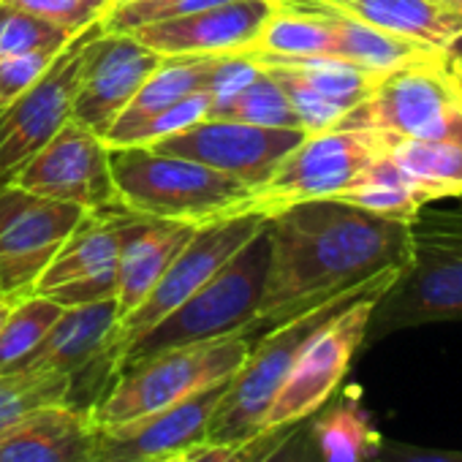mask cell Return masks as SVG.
<instances>
[{"label":"cell","instance_id":"6da1fadb","mask_svg":"<svg viewBox=\"0 0 462 462\" xmlns=\"http://www.w3.org/2000/svg\"><path fill=\"white\" fill-rule=\"evenodd\" d=\"M270 267L256 332H264L373 275L402 267L411 251V220L321 199L267 217Z\"/></svg>","mask_w":462,"mask_h":462},{"label":"cell","instance_id":"7a4b0ae2","mask_svg":"<svg viewBox=\"0 0 462 462\" xmlns=\"http://www.w3.org/2000/svg\"><path fill=\"white\" fill-rule=\"evenodd\" d=\"M440 321H462V196L411 217L408 262L375 302L367 340Z\"/></svg>","mask_w":462,"mask_h":462},{"label":"cell","instance_id":"3957f363","mask_svg":"<svg viewBox=\"0 0 462 462\" xmlns=\"http://www.w3.org/2000/svg\"><path fill=\"white\" fill-rule=\"evenodd\" d=\"M402 267L383 270V273L373 275L370 281H365L343 294H335V297L264 329L262 337L254 340L243 367L231 375L220 402L215 405V413L209 421V440L212 443H237V440H245V438L256 435L259 430H264L267 408H270L275 392L281 389L283 378L289 375L294 359L308 346V340L329 319H335L343 308H348L359 297L373 294V291H386L397 281Z\"/></svg>","mask_w":462,"mask_h":462},{"label":"cell","instance_id":"277c9868","mask_svg":"<svg viewBox=\"0 0 462 462\" xmlns=\"http://www.w3.org/2000/svg\"><path fill=\"white\" fill-rule=\"evenodd\" d=\"M109 166L125 209L204 226L251 212L254 188L243 180L142 144L109 147Z\"/></svg>","mask_w":462,"mask_h":462},{"label":"cell","instance_id":"5b68a950","mask_svg":"<svg viewBox=\"0 0 462 462\" xmlns=\"http://www.w3.org/2000/svg\"><path fill=\"white\" fill-rule=\"evenodd\" d=\"M270 267V231L267 220L256 235L231 256L201 289H196L180 308L161 319L150 332L128 343L112 362V378L169 348L215 340L235 332L256 335L259 302L264 294Z\"/></svg>","mask_w":462,"mask_h":462},{"label":"cell","instance_id":"8992f818","mask_svg":"<svg viewBox=\"0 0 462 462\" xmlns=\"http://www.w3.org/2000/svg\"><path fill=\"white\" fill-rule=\"evenodd\" d=\"M251 346L254 332H235L152 354L112 378L90 405V421L96 427H112L174 405L209 383L235 375Z\"/></svg>","mask_w":462,"mask_h":462},{"label":"cell","instance_id":"52a82bcc","mask_svg":"<svg viewBox=\"0 0 462 462\" xmlns=\"http://www.w3.org/2000/svg\"><path fill=\"white\" fill-rule=\"evenodd\" d=\"M335 128L378 131L386 139H462V58L454 50L381 77Z\"/></svg>","mask_w":462,"mask_h":462},{"label":"cell","instance_id":"ba28073f","mask_svg":"<svg viewBox=\"0 0 462 462\" xmlns=\"http://www.w3.org/2000/svg\"><path fill=\"white\" fill-rule=\"evenodd\" d=\"M389 144L392 139L365 128L305 134L273 177L254 190L251 212L270 217L302 201L337 199L378 155L389 150Z\"/></svg>","mask_w":462,"mask_h":462},{"label":"cell","instance_id":"9c48e42d","mask_svg":"<svg viewBox=\"0 0 462 462\" xmlns=\"http://www.w3.org/2000/svg\"><path fill=\"white\" fill-rule=\"evenodd\" d=\"M381 294L383 291L359 297L308 340L267 408L264 430L305 421L335 397L356 351L367 340V324Z\"/></svg>","mask_w":462,"mask_h":462},{"label":"cell","instance_id":"30bf717a","mask_svg":"<svg viewBox=\"0 0 462 462\" xmlns=\"http://www.w3.org/2000/svg\"><path fill=\"white\" fill-rule=\"evenodd\" d=\"M101 31L96 23L77 33L31 90L0 109V188L14 185L28 161L71 120L85 52Z\"/></svg>","mask_w":462,"mask_h":462},{"label":"cell","instance_id":"8fae6325","mask_svg":"<svg viewBox=\"0 0 462 462\" xmlns=\"http://www.w3.org/2000/svg\"><path fill=\"white\" fill-rule=\"evenodd\" d=\"M85 209L23 190L0 188V300L20 302L58 256Z\"/></svg>","mask_w":462,"mask_h":462},{"label":"cell","instance_id":"7c38bea8","mask_svg":"<svg viewBox=\"0 0 462 462\" xmlns=\"http://www.w3.org/2000/svg\"><path fill=\"white\" fill-rule=\"evenodd\" d=\"M264 215L256 212H243L226 220H212L204 226H196L193 237L185 243V248L174 256V262L166 267L161 281L152 286L147 300L117 324L112 348H109V362L150 332L161 319H166L174 308H180L196 289H201L231 256H235L256 231L264 226Z\"/></svg>","mask_w":462,"mask_h":462},{"label":"cell","instance_id":"4fadbf2b","mask_svg":"<svg viewBox=\"0 0 462 462\" xmlns=\"http://www.w3.org/2000/svg\"><path fill=\"white\" fill-rule=\"evenodd\" d=\"M14 185L96 215L125 209L112 180L109 144L77 120H69L28 161Z\"/></svg>","mask_w":462,"mask_h":462},{"label":"cell","instance_id":"5bb4252c","mask_svg":"<svg viewBox=\"0 0 462 462\" xmlns=\"http://www.w3.org/2000/svg\"><path fill=\"white\" fill-rule=\"evenodd\" d=\"M302 139H305V131H297V128H264V125H248L237 120L204 117L193 123L190 128L147 147L166 152V155L196 161L223 174H231L256 190L273 177L281 161Z\"/></svg>","mask_w":462,"mask_h":462},{"label":"cell","instance_id":"9a60e30c","mask_svg":"<svg viewBox=\"0 0 462 462\" xmlns=\"http://www.w3.org/2000/svg\"><path fill=\"white\" fill-rule=\"evenodd\" d=\"M120 212H85L58 256L39 278L33 294H42L60 308H79L117 294V254H120Z\"/></svg>","mask_w":462,"mask_h":462},{"label":"cell","instance_id":"2e32d148","mask_svg":"<svg viewBox=\"0 0 462 462\" xmlns=\"http://www.w3.org/2000/svg\"><path fill=\"white\" fill-rule=\"evenodd\" d=\"M267 69L289 96L305 134L335 128L346 112L365 101L383 74L340 58H278L248 55Z\"/></svg>","mask_w":462,"mask_h":462},{"label":"cell","instance_id":"e0dca14e","mask_svg":"<svg viewBox=\"0 0 462 462\" xmlns=\"http://www.w3.org/2000/svg\"><path fill=\"white\" fill-rule=\"evenodd\" d=\"M158 63L161 55L131 33L101 31L85 52L71 120L88 125L104 139Z\"/></svg>","mask_w":462,"mask_h":462},{"label":"cell","instance_id":"ac0fdd59","mask_svg":"<svg viewBox=\"0 0 462 462\" xmlns=\"http://www.w3.org/2000/svg\"><path fill=\"white\" fill-rule=\"evenodd\" d=\"M231 378L209 383L196 394L142 419L96 427V462H147L152 457L188 451L209 440V421Z\"/></svg>","mask_w":462,"mask_h":462},{"label":"cell","instance_id":"d6986e66","mask_svg":"<svg viewBox=\"0 0 462 462\" xmlns=\"http://www.w3.org/2000/svg\"><path fill=\"white\" fill-rule=\"evenodd\" d=\"M275 0H228L188 17L147 25L131 36L158 52L161 58L174 55H245L254 50L262 28L275 14Z\"/></svg>","mask_w":462,"mask_h":462},{"label":"cell","instance_id":"ffe728a7","mask_svg":"<svg viewBox=\"0 0 462 462\" xmlns=\"http://www.w3.org/2000/svg\"><path fill=\"white\" fill-rule=\"evenodd\" d=\"M117 324L120 316L115 300L66 308L47 337L9 373H58L71 375V381L88 378L93 373L104 394V389L112 383L109 348Z\"/></svg>","mask_w":462,"mask_h":462},{"label":"cell","instance_id":"44dd1931","mask_svg":"<svg viewBox=\"0 0 462 462\" xmlns=\"http://www.w3.org/2000/svg\"><path fill=\"white\" fill-rule=\"evenodd\" d=\"M196 226L180 220L144 217L125 212L120 223V254H117V316H131L161 281L174 256L193 237Z\"/></svg>","mask_w":462,"mask_h":462},{"label":"cell","instance_id":"7402d4cb","mask_svg":"<svg viewBox=\"0 0 462 462\" xmlns=\"http://www.w3.org/2000/svg\"><path fill=\"white\" fill-rule=\"evenodd\" d=\"M0 462H96V427L77 405H50L0 440Z\"/></svg>","mask_w":462,"mask_h":462},{"label":"cell","instance_id":"603a6c76","mask_svg":"<svg viewBox=\"0 0 462 462\" xmlns=\"http://www.w3.org/2000/svg\"><path fill=\"white\" fill-rule=\"evenodd\" d=\"M351 17L427 47L454 50L462 42V9L443 0H329Z\"/></svg>","mask_w":462,"mask_h":462},{"label":"cell","instance_id":"cb8c5ba5","mask_svg":"<svg viewBox=\"0 0 462 462\" xmlns=\"http://www.w3.org/2000/svg\"><path fill=\"white\" fill-rule=\"evenodd\" d=\"M220 58H201V55H174L161 58L158 69L144 79V85L136 90L131 104L120 112V117L112 123V128L104 134V142L109 147H117L125 134H131L136 125L147 123L150 117L161 115L163 109L174 106L177 101L207 90Z\"/></svg>","mask_w":462,"mask_h":462},{"label":"cell","instance_id":"d4e9b609","mask_svg":"<svg viewBox=\"0 0 462 462\" xmlns=\"http://www.w3.org/2000/svg\"><path fill=\"white\" fill-rule=\"evenodd\" d=\"M308 427L321 462H370L383 438L354 397L327 402L308 419Z\"/></svg>","mask_w":462,"mask_h":462},{"label":"cell","instance_id":"484cf974","mask_svg":"<svg viewBox=\"0 0 462 462\" xmlns=\"http://www.w3.org/2000/svg\"><path fill=\"white\" fill-rule=\"evenodd\" d=\"M389 155L430 204L462 196V139H394Z\"/></svg>","mask_w":462,"mask_h":462},{"label":"cell","instance_id":"4316f807","mask_svg":"<svg viewBox=\"0 0 462 462\" xmlns=\"http://www.w3.org/2000/svg\"><path fill=\"white\" fill-rule=\"evenodd\" d=\"M337 201L362 207L383 217H397V220H411L424 204H430L427 196L419 190V185L394 163L389 150L378 155L354 180V185L337 196Z\"/></svg>","mask_w":462,"mask_h":462},{"label":"cell","instance_id":"83f0119b","mask_svg":"<svg viewBox=\"0 0 462 462\" xmlns=\"http://www.w3.org/2000/svg\"><path fill=\"white\" fill-rule=\"evenodd\" d=\"M71 375L58 373H0V440L20 421L50 405H74Z\"/></svg>","mask_w":462,"mask_h":462},{"label":"cell","instance_id":"f1b7e54d","mask_svg":"<svg viewBox=\"0 0 462 462\" xmlns=\"http://www.w3.org/2000/svg\"><path fill=\"white\" fill-rule=\"evenodd\" d=\"M209 117L217 120H237V123H248V125H264V128H297L300 117L289 101V96L283 93V88L278 85V79L259 66L256 77L243 85L235 96L226 98L223 104L209 109Z\"/></svg>","mask_w":462,"mask_h":462},{"label":"cell","instance_id":"f546056e","mask_svg":"<svg viewBox=\"0 0 462 462\" xmlns=\"http://www.w3.org/2000/svg\"><path fill=\"white\" fill-rule=\"evenodd\" d=\"M63 310L66 308L42 294H31L14 302L0 324V373L14 370L47 337Z\"/></svg>","mask_w":462,"mask_h":462},{"label":"cell","instance_id":"4dcf8cb0","mask_svg":"<svg viewBox=\"0 0 462 462\" xmlns=\"http://www.w3.org/2000/svg\"><path fill=\"white\" fill-rule=\"evenodd\" d=\"M217 4H228V0H109L101 28L104 33H134L139 28L188 17Z\"/></svg>","mask_w":462,"mask_h":462},{"label":"cell","instance_id":"1f68e13d","mask_svg":"<svg viewBox=\"0 0 462 462\" xmlns=\"http://www.w3.org/2000/svg\"><path fill=\"white\" fill-rule=\"evenodd\" d=\"M74 36L23 12L0 4V58L31 55V52H60Z\"/></svg>","mask_w":462,"mask_h":462},{"label":"cell","instance_id":"d6a6232c","mask_svg":"<svg viewBox=\"0 0 462 462\" xmlns=\"http://www.w3.org/2000/svg\"><path fill=\"white\" fill-rule=\"evenodd\" d=\"M209 109H212V96H209V90H199V93H193V96L177 101L174 106L163 109L161 115L150 117L147 123L136 125L131 134H125V139H123L117 147H125V144H142V147L155 144V142H161V139H166V136H174V134L190 128L193 123L209 117Z\"/></svg>","mask_w":462,"mask_h":462},{"label":"cell","instance_id":"836d02e7","mask_svg":"<svg viewBox=\"0 0 462 462\" xmlns=\"http://www.w3.org/2000/svg\"><path fill=\"white\" fill-rule=\"evenodd\" d=\"M0 4L23 9L71 36L101 23L109 9V0H0Z\"/></svg>","mask_w":462,"mask_h":462},{"label":"cell","instance_id":"e575fe53","mask_svg":"<svg viewBox=\"0 0 462 462\" xmlns=\"http://www.w3.org/2000/svg\"><path fill=\"white\" fill-rule=\"evenodd\" d=\"M289 427L281 430H259L256 435L237 440V443H212L204 440L193 448H188V462H262L278 440L286 435Z\"/></svg>","mask_w":462,"mask_h":462},{"label":"cell","instance_id":"d590c367","mask_svg":"<svg viewBox=\"0 0 462 462\" xmlns=\"http://www.w3.org/2000/svg\"><path fill=\"white\" fill-rule=\"evenodd\" d=\"M55 58L58 52H31V55L0 58V109H6L25 90H31Z\"/></svg>","mask_w":462,"mask_h":462},{"label":"cell","instance_id":"8d00e7d4","mask_svg":"<svg viewBox=\"0 0 462 462\" xmlns=\"http://www.w3.org/2000/svg\"><path fill=\"white\" fill-rule=\"evenodd\" d=\"M370 462H462V451L457 448H427L392 438H381Z\"/></svg>","mask_w":462,"mask_h":462},{"label":"cell","instance_id":"74e56055","mask_svg":"<svg viewBox=\"0 0 462 462\" xmlns=\"http://www.w3.org/2000/svg\"><path fill=\"white\" fill-rule=\"evenodd\" d=\"M262 462H321L319 448L310 435V427H308V419L291 424L286 430V435L278 440V446Z\"/></svg>","mask_w":462,"mask_h":462},{"label":"cell","instance_id":"f35d334b","mask_svg":"<svg viewBox=\"0 0 462 462\" xmlns=\"http://www.w3.org/2000/svg\"><path fill=\"white\" fill-rule=\"evenodd\" d=\"M147 462H188V451H174V454H163V457H152Z\"/></svg>","mask_w":462,"mask_h":462},{"label":"cell","instance_id":"ab89813d","mask_svg":"<svg viewBox=\"0 0 462 462\" xmlns=\"http://www.w3.org/2000/svg\"><path fill=\"white\" fill-rule=\"evenodd\" d=\"M12 305H14V302H6V300H0V324H4V319L9 316Z\"/></svg>","mask_w":462,"mask_h":462},{"label":"cell","instance_id":"60d3db41","mask_svg":"<svg viewBox=\"0 0 462 462\" xmlns=\"http://www.w3.org/2000/svg\"><path fill=\"white\" fill-rule=\"evenodd\" d=\"M443 4H451V6H459L462 9V0H443Z\"/></svg>","mask_w":462,"mask_h":462},{"label":"cell","instance_id":"b9f144b4","mask_svg":"<svg viewBox=\"0 0 462 462\" xmlns=\"http://www.w3.org/2000/svg\"><path fill=\"white\" fill-rule=\"evenodd\" d=\"M454 52H457V55H459V58H462V42H459V44H457V47H454Z\"/></svg>","mask_w":462,"mask_h":462},{"label":"cell","instance_id":"7bdbcfd3","mask_svg":"<svg viewBox=\"0 0 462 462\" xmlns=\"http://www.w3.org/2000/svg\"><path fill=\"white\" fill-rule=\"evenodd\" d=\"M275 4H281V0H275Z\"/></svg>","mask_w":462,"mask_h":462}]
</instances>
